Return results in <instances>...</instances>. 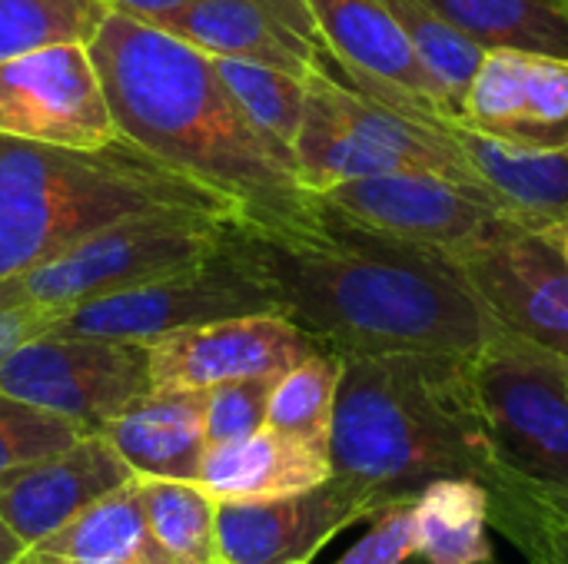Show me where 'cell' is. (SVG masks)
<instances>
[{"label": "cell", "instance_id": "cell-37", "mask_svg": "<svg viewBox=\"0 0 568 564\" xmlns=\"http://www.w3.org/2000/svg\"><path fill=\"white\" fill-rule=\"evenodd\" d=\"M213 564H226V562H213Z\"/></svg>", "mask_w": 568, "mask_h": 564}, {"label": "cell", "instance_id": "cell-10", "mask_svg": "<svg viewBox=\"0 0 568 564\" xmlns=\"http://www.w3.org/2000/svg\"><path fill=\"white\" fill-rule=\"evenodd\" d=\"M449 256L506 332L568 359V256L556 223H509Z\"/></svg>", "mask_w": 568, "mask_h": 564}, {"label": "cell", "instance_id": "cell-30", "mask_svg": "<svg viewBox=\"0 0 568 564\" xmlns=\"http://www.w3.org/2000/svg\"><path fill=\"white\" fill-rule=\"evenodd\" d=\"M83 435L93 432L57 412H47L10 392H0V472L57 455L77 445Z\"/></svg>", "mask_w": 568, "mask_h": 564}, {"label": "cell", "instance_id": "cell-14", "mask_svg": "<svg viewBox=\"0 0 568 564\" xmlns=\"http://www.w3.org/2000/svg\"><path fill=\"white\" fill-rule=\"evenodd\" d=\"M326 60L356 90L389 103L426 113L456 116L439 80L423 63L413 40L383 7V0H306Z\"/></svg>", "mask_w": 568, "mask_h": 564}, {"label": "cell", "instance_id": "cell-35", "mask_svg": "<svg viewBox=\"0 0 568 564\" xmlns=\"http://www.w3.org/2000/svg\"><path fill=\"white\" fill-rule=\"evenodd\" d=\"M542 564H568V512L556 519L552 535H549V548Z\"/></svg>", "mask_w": 568, "mask_h": 564}, {"label": "cell", "instance_id": "cell-1", "mask_svg": "<svg viewBox=\"0 0 568 564\" xmlns=\"http://www.w3.org/2000/svg\"><path fill=\"white\" fill-rule=\"evenodd\" d=\"M236 243L280 316L343 359L476 352L503 329L446 249L393 243L329 213L310 229L236 223Z\"/></svg>", "mask_w": 568, "mask_h": 564}, {"label": "cell", "instance_id": "cell-16", "mask_svg": "<svg viewBox=\"0 0 568 564\" xmlns=\"http://www.w3.org/2000/svg\"><path fill=\"white\" fill-rule=\"evenodd\" d=\"M133 479L120 452L93 432L57 455L0 472V522L27 548Z\"/></svg>", "mask_w": 568, "mask_h": 564}, {"label": "cell", "instance_id": "cell-17", "mask_svg": "<svg viewBox=\"0 0 568 564\" xmlns=\"http://www.w3.org/2000/svg\"><path fill=\"white\" fill-rule=\"evenodd\" d=\"M140 479L196 482L206 455V389H150L100 432Z\"/></svg>", "mask_w": 568, "mask_h": 564}, {"label": "cell", "instance_id": "cell-21", "mask_svg": "<svg viewBox=\"0 0 568 564\" xmlns=\"http://www.w3.org/2000/svg\"><path fill=\"white\" fill-rule=\"evenodd\" d=\"M416 555L426 564H483L493 558L486 535L489 492L473 479H439L413 499Z\"/></svg>", "mask_w": 568, "mask_h": 564}, {"label": "cell", "instance_id": "cell-15", "mask_svg": "<svg viewBox=\"0 0 568 564\" xmlns=\"http://www.w3.org/2000/svg\"><path fill=\"white\" fill-rule=\"evenodd\" d=\"M210 57H243L310 76L326 50L306 0H190L156 23Z\"/></svg>", "mask_w": 568, "mask_h": 564}, {"label": "cell", "instance_id": "cell-5", "mask_svg": "<svg viewBox=\"0 0 568 564\" xmlns=\"http://www.w3.org/2000/svg\"><path fill=\"white\" fill-rule=\"evenodd\" d=\"M476 392L503 475L489 522L536 564L568 512V359L499 329L476 349Z\"/></svg>", "mask_w": 568, "mask_h": 564}, {"label": "cell", "instance_id": "cell-18", "mask_svg": "<svg viewBox=\"0 0 568 564\" xmlns=\"http://www.w3.org/2000/svg\"><path fill=\"white\" fill-rule=\"evenodd\" d=\"M329 475V445L306 442L266 425L246 439L210 445L196 482L216 502H253L316 489Z\"/></svg>", "mask_w": 568, "mask_h": 564}, {"label": "cell", "instance_id": "cell-28", "mask_svg": "<svg viewBox=\"0 0 568 564\" xmlns=\"http://www.w3.org/2000/svg\"><path fill=\"white\" fill-rule=\"evenodd\" d=\"M383 7L393 13V20L413 40L423 63L439 80L443 93L449 96L453 110L459 113L466 86H469V80H473V73H476L486 50L476 40H469L466 33H459L453 23H446L423 0H383Z\"/></svg>", "mask_w": 568, "mask_h": 564}, {"label": "cell", "instance_id": "cell-12", "mask_svg": "<svg viewBox=\"0 0 568 564\" xmlns=\"http://www.w3.org/2000/svg\"><path fill=\"white\" fill-rule=\"evenodd\" d=\"M379 499L329 475L323 485L253 502L216 505V558L226 564H310L353 522L373 519Z\"/></svg>", "mask_w": 568, "mask_h": 564}, {"label": "cell", "instance_id": "cell-36", "mask_svg": "<svg viewBox=\"0 0 568 564\" xmlns=\"http://www.w3.org/2000/svg\"><path fill=\"white\" fill-rule=\"evenodd\" d=\"M556 233H559V239H562V249H566V256H568V219L556 223Z\"/></svg>", "mask_w": 568, "mask_h": 564}, {"label": "cell", "instance_id": "cell-2", "mask_svg": "<svg viewBox=\"0 0 568 564\" xmlns=\"http://www.w3.org/2000/svg\"><path fill=\"white\" fill-rule=\"evenodd\" d=\"M90 53L123 140L226 196L243 226L323 223L320 199L303 186L293 153L240 110L210 53L116 10L90 40Z\"/></svg>", "mask_w": 568, "mask_h": 564}, {"label": "cell", "instance_id": "cell-32", "mask_svg": "<svg viewBox=\"0 0 568 564\" xmlns=\"http://www.w3.org/2000/svg\"><path fill=\"white\" fill-rule=\"evenodd\" d=\"M369 532L336 564H406L416 558L413 499H396L369 519Z\"/></svg>", "mask_w": 568, "mask_h": 564}, {"label": "cell", "instance_id": "cell-29", "mask_svg": "<svg viewBox=\"0 0 568 564\" xmlns=\"http://www.w3.org/2000/svg\"><path fill=\"white\" fill-rule=\"evenodd\" d=\"M568 143V60L549 53H529L526 103L513 146L556 150Z\"/></svg>", "mask_w": 568, "mask_h": 564}, {"label": "cell", "instance_id": "cell-33", "mask_svg": "<svg viewBox=\"0 0 568 564\" xmlns=\"http://www.w3.org/2000/svg\"><path fill=\"white\" fill-rule=\"evenodd\" d=\"M57 312L40 306H0V362L23 342L53 329Z\"/></svg>", "mask_w": 568, "mask_h": 564}, {"label": "cell", "instance_id": "cell-19", "mask_svg": "<svg viewBox=\"0 0 568 564\" xmlns=\"http://www.w3.org/2000/svg\"><path fill=\"white\" fill-rule=\"evenodd\" d=\"M429 116L459 146L476 176L523 219L536 226H552L568 219V143L556 150H526L493 140L459 123L456 116Z\"/></svg>", "mask_w": 568, "mask_h": 564}, {"label": "cell", "instance_id": "cell-24", "mask_svg": "<svg viewBox=\"0 0 568 564\" xmlns=\"http://www.w3.org/2000/svg\"><path fill=\"white\" fill-rule=\"evenodd\" d=\"M223 86L233 93L240 110L280 146L293 153L303 110H306V90L310 76H296L286 70H276L270 63L243 60V57H210Z\"/></svg>", "mask_w": 568, "mask_h": 564}, {"label": "cell", "instance_id": "cell-26", "mask_svg": "<svg viewBox=\"0 0 568 564\" xmlns=\"http://www.w3.org/2000/svg\"><path fill=\"white\" fill-rule=\"evenodd\" d=\"M106 17V0H0V60L50 43H90Z\"/></svg>", "mask_w": 568, "mask_h": 564}, {"label": "cell", "instance_id": "cell-6", "mask_svg": "<svg viewBox=\"0 0 568 564\" xmlns=\"http://www.w3.org/2000/svg\"><path fill=\"white\" fill-rule=\"evenodd\" d=\"M236 219L200 209H150L116 219L57 259L0 283V306L63 309L143 286L223 246Z\"/></svg>", "mask_w": 568, "mask_h": 564}, {"label": "cell", "instance_id": "cell-11", "mask_svg": "<svg viewBox=\"0 0 568 564\" xmlns=\"http://www.w3.org/2000/svg\"><path fill=\"white\" fill-rule=\"evenodd\" d=\"M0 136L100 150L116 123L90 43H50L0 60Z\"/></svg>", "mask_w": 568, "mask_h": 564}, {"label": "cell", "instance_id": "cell-31", "mask_svg": "<svg viewBox=\"0 0 568 564\" xmlns=\"http://www.w3.org/2000/svg\"><path fill=\"white\" fill-rule=\"evenodd\" d=\"M280 376H250L206 389V445H226L266 429V412Z\"/></svg>", "mask_w": 568, "mask_h": 564}, {"label": "cell", "instance_id": "cell-25", "mask_svg": "<svg viewBox=\"0 0 568 564\" xmlns=\"http://www.w3.org/2000/svg\"><path fill=\"white\" fill-rule=\"evenodd\" d=\"M343 379V356L320 349L286 369L273 389L266 425L306 442L329 445L333 435V416H336V396Z\"/></svg>", "mask_w": 568, "mask_h": 564}, {"label": "cell", "instance_id": "cell-27", "mask_svg": "<svg viewBox=\"0 0 568 564\" xmlns=\"http://www.w3.org/2000/svg\"><path fill=\"white\" fill-rule=\"evenodd\" d=\"M526 73H529L526 50H506V47L486 50L466 86L456 120L493 140L513 143L526 103Z\"/></svg>", "mask_w": 568, "mask_h": 564}, {"label": "cell", "instance_id": "cell-3", "mask_svg": "<svg viewBox=\"0 0 568 564\" xmlns=\"http://www.w3.org/2000/svg\"><path fill=\"white\" fill-rule=\"evenodd\" d=\"M333 475L379 505L416 499L439 479L503 492L476 392V352H396L343 359L329 435Z\"/></svg>", "mask_w": 568, "mask_h": 564}, {"label": "cell", "instance_id": "cell-4", "mask_svg": "<svg viewBox=\"0 0 568 564\" xmlns=\"http://www.w3.org/2000/svg\"><path fill=\"white\" fill-rule=\"evenodd\" d=\"M150 209H200L243 223L226 196L123 136L100 150L0 136V283Z\"/></svg>", "mask_w": 568, "mask_h": 564}, {"label": "cell", "instance_id": "cell-34", "mask_svg": "<svg viewBox=\"0 0 568 564\" xmlns=\"http://www.w3.org/2000/svg\"><path fill=\"white\" fill-rule=\"evenodd\" d=\"M106 3L116 13H126L133 20H143V23H153L156 27L163 17H170L173 10H180L190 0H106Z\"/></svg>", "mask_w": 568, "mask_h": 564}, {"label": "cell", "instance_id": "cell-23", "mask_svg": "<svg viewBox=\"0 0 568 564\" xmlns=\"http://www.w3.org/2000/svg\"><path fill=\"white\" fill-rule=\"evenodd\" d=\"M146 525L176 564H213L216 558V499L190 479H140Z\"/></svg>", "mask_w": 568, "mask_h": 564}, {"label": "cell", "instance_id": "cell-9", "mask_svg": "<svg viewBox=\"0 0 568 564\" xmlns=\"http://www.w3.org/2000/svg\"><path fill=\"white\" fill-rule=\"evenodd\" d=\"M316 199L339 223L446 253L486 239L509 223H529L499 196L436 173L359 176L316 193Z\"/></svg>", "mask_w": 568, "mask_h": 564}, {"label": "cell", "instance_id": "cell-7", "mask_svg": "<svg viewBox=\"0 0 568 564\" xmlns=\"http://www.w3.org/2000/svg\"><path fill=\"white\" fill-rule=\"evenodd\" d=\"M280 312L270 286L260 279L253 263L236 243V223L230 226L220 249L193 266L150 279L143 286L63 309L50 332L93 336V339H130L153 342L173 329L216 322L230 316Z\"/></svg>", "mask_w": 568, "mask_h": 564}, {"label": "cell", "instance_id": "cell-8", "mask_svg": "<svg viewBox=\"0 0 568 564\" xmlns=\"http://www.w3.org/2000/svg\"><path fill=\"white\" fill-rule=\"evenodd\" d=\"M153 389L150 346L43 332L0 362V392L57 412L87 432H103Z\"/></svg>", "mask_w": 568, "mask_h": 564}, {"label": "cell", "instance_id": "cell-13", "mask_svg": "<svg viewBox=\"0 0 568 564\" xmlns=\"http://www.w3.org/2000/svg\"><path fill=\"white\" fill-rule=\"evenodd\" d=\"M323 346L280 312L230 316L173 329L150 342L153 389H213L250 376H280Z\"/></svg>", "mask_w": 568, "mask_h": 564}, {"label": "cell", "instance_id": "cell-22", "mask_svg": "<svg viewBox=\"0 0 568 564\" xmlns=\"http://www.w3.org/2000/svg\"><path fill=\"white\" fill-rule=\"evenodd\" d=\"M483 50H526L568 60V0H423Z\"/></svg>", "mask_w": 568, "mask_h": 564}, {"label": "cell", "instance_id": "cell-20", "mask_svg": "<svg viewBox=\"0 0 568 564\" xmlns=\"http://www.w3.org/2000/svg\"><path fill=\"white\" fill-rule=\"evenodd\" d=\"M13 564H176L153 539L136 479L77 512L47 539L27 545Z\"/></svg>", "mask_w": 568, "mask_h": 564}]
</instances>
